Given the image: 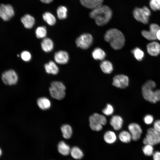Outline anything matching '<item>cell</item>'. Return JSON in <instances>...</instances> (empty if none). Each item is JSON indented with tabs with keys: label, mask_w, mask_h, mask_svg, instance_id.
<instances>
[{
	"label": "cell",
	"mask_w": 160,
	"mask_h": 160,
	"mask_svg": "<svg viewBox=\"0 0 160 160\" xmlns=\"http://www.w3.org/2000/svg\"><path fill=\"white\" fill-rule=\"evenodd\" d=\"M89 15L94 20L97 25L102 26L109 21L112 16V12L108 6L102 5L92 9Z\"/></svg>",
	"instance_id": "cell-1"
},
{
	"label": "cell",
	"mask_w": 160,
	"mask_h": 160,
	"mask_svg": "<svg viewBox=\"0 0 160 160\" xmlns=\"http://www.w3.org/2000/svg\"><path fill=\"white\" fill-rule=\"evenodd\" d=\"M104 38L115 50L121 49L125 44V38L124 34L116 28H112L107 30L105 34Z\"/></svg>",
	"instance_id": "cell-2"
},
{
	"label": "cell",
	"mask_w": 160,
	"mask_h": 160,
	"mask_svg": "<svg viewBox=\"0 0 160 160\" xmlns=\"http://www.w3.org/2000/svg\"><path fill=\"white\" fill-rule=\"evenodd\" d=\"M156 86V84L154 81L148 80L142 87V95L144 98L153 103L160 101V90H154Z\"/></svg>",
	"instance_id": "cell-3"
},
{
	"label": "cell",
	"mask_w": 160,
	"mask_h": 160,
	"mask_svg": "<svg viewBox=\"0 0 160 160\" xmlns=\"http://www.w3.org/2000/svg\"><path fill=\"white\" fill-rule=\"evenodd\" d=\"M65 87L61 82L53 81L50 84L49 90L51 97L57 100L63 99L65 95Z\"/></svg>",
	"instance_id": "cell-4"
},
{
	"label": "cell",
	"mask_w": 160,
	"mask_h": 160,
	"mask_svg": "<svg viewBox=\"0 0 160 160\" xmlns=\"http://www.w3.org/2000/svg\"><path fill=\"white\" fill-rule=\"evenodd\" d=\"M89 126L93 130L99 131L101 130L103 126L107 123V119L102 114L95 113L90 116L89 119Z\"/></svg>",
	"instance_id": "cell-5"
},
{
	"label": "cell",
	"mask_w": 160,
	"mask_h": 160,
	"mask_svg": "<svg viewBox=\"0 0 160 160\" xmlns=\"http://www.w3.org/2000/svg\"><path fill=\"white\" fill-rule=\"evenodd\" d=\"M133 14L137 20L146 24L148 23L151 12L148 7L144 6L142 8H135L133 11Z\"/></svg>",
	"instance_id": "cell-6"
},
{
	"label": "cell",
	"mask_w": 160,
	"mask_h": 160,
	"mask_svg": "<svg viewBox=\"0 0 160 160\" xmlns=\"http://www.w3.org/2000/svg\"><path fill=\"white\" fill-rule=\"evenodd\" d=\"M143 143L145 145L149 144L153 145L159 144L160 143V133L153 128L148 129Z\"/></svg>",
	"instance_id": "cell-7"
},
{
	"label": "cell",
	"mask_w": 160,
	"mask_h": 160,
	"mask_svg": "<svg viewBox=\"0 0 160 160\" xmlns=\"http://www.w3.org/2000/svg\"><path fill=\"white\" fill-rule=\"evenodd\" d=\"M93 41V37L90 34L84 33L81 35L76 38L75 42L78 47L85 49L91 46Z\"/></svg>",
	"instance_id": "cell-8"
},
{
	"label": "cell",
	"mask_w": 160,
	"mask_h": 160,
	"mask_svg": "<svg viewBox=\"0 0 160 160\" xmlns=\"http://www.w3.org/2000/svg\"><path fill=\"white\" fill-rule=\"evenodd\" d=\"M1 79L6 85L11 86L16 84L18 80V76L13 70L10 69L4 72L1 75Z\"/></svg>",
	"instance_id": "cell-9"
},
{
	"label": "cell",
	"mask_w": 160,
	"mask_h": 160,
	"mask_svg": "<svg viewBox=\"0 0 160 160\" xmlns=\"http://www.w3.org/2000/svg\"><path fill=\"white\" fill-rule=\"evenodd\" d=\"M160 28L159 25L156 23H152L149 26V30H143L141 31L142 36L146 39L150 41H153L157 39L156 34Z\"/></svg>",
	"instance_id": "cell-10"
},
{
	"label": "cell",
	"mask_w": 160,
	"mask_h": 160,
	"mask_svg": "<svg viewBox=\"0 0 160 160\" xmlns=\"http://www.w3.org/2000/svg\"><path fill=\"white\" fill-rule=\"evenodd\" d=\"M14 12L12 6L10 4H1L0 16L4 21L9 20L14 15Z\"/></svg>",
	"instance_id": "cell-11"
},
{
	"label": "cell",
	"mask_w": 160,
	"mask_h": 160,
	"mask_svg": "<svg viewBox=\"0 0 160 160\" xmlns=\"http://www.w3.org/2000/svg\"><path fill=\"white\" fill-rule=\"evenodd\" d=\"M129 83V79L127 76L119 74L113 77L112 84L117 88L123 89L128 86Z\"/></svg>",
	"instance_id": "cell-12"
},
{
	"label": "cell",
	"mask_w": 160,
	"mask_h": 160,
	"mask_svg": "<svg viewBox=\"0 0 160 160\" xmlns=\"http://www.w3.org/2000/svg\"><path fill=\"white\" fill-rule=\"evenodd\" d=\"M128 129L133 140L137 141L140 138L142 130L139 124L135 123H131L128 125Z\"/></svg>",
	"instance_id": "cell-13"
},
{
	"label": "cell",
	"mask_w": 160,
	"mask_h": 160,
	"mask_svg": "<svg viewBox=\"0 0 160 160\" xmlns=\"http://www.w3.org/2000/svg\"><path fill=\"white\" fill-rule=\"evenodd\" d=\"M54 58L57 63L60 64H65L68 63L69 56L66 52L60 50L55 53Z\"/></svg>",
	"instance_id": "cell-14"
},
{
	"label": "cell",
	"mask_w": 160,
	"mask_h": 160,
	"mask_svg": "<svg viewBox=\"0 0 160 160\" xmlns=\"http://www.w3.org/2000/svg\"><path fill=\"white\" fill-rule=\"evenodd\" d=\"M148 54L151 56H156L160 53V44L158 42L153 41L147 45Z\"/></svg>",
	"instance_id": "cell-15"
},
{
	"label": "cell",
	"mask_w": 160,
	"mask_h": 160,
	"mask_svg": "<svg viewBox=\"0 0 160 160\" xmlns=\"http://www.w3.org/2000/svg\"><path fill=\"white\" fill-rule=\"evenodd\" d=\"M104 0H80L81 5L85 7L92 9L102 5Z\"/></svg>",
	"instance_id": "cell-16"
},
{
	"label": "cell",
	"mask_w": 160,
	"mask_h": 160,
	"mask_svg": "<svg viewBox=\"0 0 160 160\" xmlns=\"http://www.w3.org/2000/svg\"><path fill=\"white\" fill-rule=\"evenodd\" d=\"M123 122V119L121 116L118 115H114L111 118L110 123L114 129L118 130L121 128Z\"/></svg>",
	"instance_id": "cell-17"
},
{
	"label": "cell",
	"mask_w": 160,
	"mask_h": 160,
	"mask_svg": "<svg viewBox=\"0 0 160 160\" xmlns=\"http://www.w3.org/2000/svg\"><path fill=\"white\" fill-rule=\"evenodd\" d=\"M21 21L24 27L27 29H30L33 26L35 20L34 17L31 15L26 14L22 17Z\"/></svg>",
	"instance_id": "cell-18"
},
{
	"label": "cell",
	"mask_w": 160,
	"mask_h": 160,
	"mask_svg": "<svg viewBox=\"0 0 160 160\" xmlns=\"http://www.w3.org/2000/svg\"><path fill=\"white\" fill-rule=\"evenodd\" d=\"M46 72L48 74L56 75L59 72V68L56 64L53 61H50L44 65Z\"/></svg>",
	"instance_id": "cell-19"
},
{
	"label": "cell",
	"mask_w": 160,
	"mask_h": 160,
	"mask_svg": "<svg viewBox=\"0 0 160 160\" xmlns=\"http://www.w3.org/2000/svg\"><path fill=\"white\" fill-rule=\"evenodd\" d=\"M41 46L42 49L44 51L48 52L51 51L53 49L54 44L51 39L48 38H45L42 41Z\"/></svg>",
	"instance_id": "cell-20"
},
{
	"label": "cell",
	"mask_w": 160,
	"mask_h": 160,
	"mask_svg": "<svg viewBox=\"0 0 160 160\" xmlns=\"http://www.w3.org/2000/svg\"><path fill=\"white\" fill-rule=\"evenodd\" d=\"M37 103L39 107L41 110H44L49 109L51 105L49 100L45 97H42L38 99Z\"/></svg>",
	"instance_id": "cell-21"
},
{
	"label": "cell",
	"mask_w": 160,
	"mask_h": 160,
	"mask_svg": "<svg viewBox=\"0 0 160 160\" xmlns=\"http://www.w3.org/2000/svg\"><path fill=\"white\" fill-rule=\"evenodd\" d=\"M57 149L59 153L64 156H67L70 153L71 150L70 146L63 141L58 143Z\"/></svg>",
	"instance_id": "cell-22"
},
{
	"label": "cell",
	"mask_w": 160,
	"mask_h": 160,
	"mask_svg": "<svg viewBox=\"0 0 160 160\" xmlns=\"http://www.w3.org/2000/svg\"><path fill=\"white\" fill-rule=\"evenodd\" d=\"M100 68L102 71L106 74H109L113 71V67L112 63L107 60H104L100 64Z\"/></svg>",
	"instance_id": "cell-23"
},
{
	"label": "cell",
	"mask_w": 160,
	"mask_h": 160,
	"mask_svg": "<svg viewBox=\"0 0 160 160\" xmlns=\"http://www.w3.org/2000/svg\"><path fill=\"white\" fill-rule=\"evenodd\" d=\"M103 138L106 143L111 144L116 142L117 139V136L115 133L113 131H108L104 134Z\"/></svg>",
	"instance_id": "cell-24"
},
{
	"label": "cell",
	"mask_w": 160,
	"mask_h": 160,
	"mask_svg": "<svg viewBox=\"0 0 160 160\" xmlns=\"http://www.w3.org/2000/svg\"><path fill=\"white\" fill-rule=\"evenodd\" d=\"M92 55L93 58L96 60H103L106 56L105 52L98 47L95 48L93 50Z\"/></svg>",
	"instance_id": "cell-25"
},
{
	"label": "cell",
	"mask_w": 160,
	"mask_h": 160,
	"mask_svg": "<svg viewBox=\"0 0 160 160\" xmlns=\"http://www.w3.org/2000/svg\"><path fill=\"white\" fill-rule=\"evenodd\" d=\"M61 130L63 137L66 139H68L71 136L72 134V129L71 127L69 124H65L61 127Z\"/></svg>",
	"instance_id": "cell-26"
},
{
	"label": "cell",
	"mask_w": 160,
	"mask_h": 160,
	"mask_svg": "<svg viewBox=\"0 0 160 160\" xmlns=\"http://www.w3.org/2000/svg\"><path fill=\"white\" fill-rule=\"evenodd\" d=\"M70 154L72 157L76 159H81L84 155L81 150L76 146L73 147L71 149Z\"/></svg>",
	"instance_id": "cell-27"
},
{
	"label": "cell",
	"mask_w": 160,
	"mask_h": 160,
	"mask_svg": "<svg viewBox=\"0 0 160 160\" xmlns=\"http://www.w3.org/2000/svg\"><path fill=\"white\" fill-rule=\"evenodd\" d=\"M43 18L49 25H53L56 22V20L55 16L50 12H45L42 15Z\"/></svg>",
	"instance_id": "cell-28"
},
{
	"label": "cell",
	"mask_w": 160,
	"mask_h": 160,
	"mask_svg": "<svg viewBox=\"0 0 160 160\" xmlns=\"http://www.w3.org/2000/svg\"><path fill=\"white\" fill-rule=\"evenodd\" d=\"M119 137L121 141L126 143L129 142L132 139L129 132L125 130L122 131L119 133Z\"/></svg>",
	"instance_id": "cell-29"
},
{
	"label": "cell",
	"mask_w": 160,
	"mask_h": 160,
	"mask_svg": "<svg viewBox=\"0 0 160 160\" xmlns=\"http://www.w3.org/2000/svg\"><path fill=\"white\" fill-rule=\"evenodd\" d=\"M132 53L135 58L138 61L142 60L144 56L143 51L140 48L137 47L131 51Z\"/></svg>",
	"instance_id": "cell-30"
},
{
	"label": "cell",
	"mask_w": 160,
	"mask_h": 160,
	"mask_svg": "<svg viewBox=\"0 0 160 160\" xmlns=\"http://www.w3.org/2000/svg\"><path fill=\"white\" fill-rule=\"evenodd\" d=\"M57 17L60 19H64L67 17V9L65 6H59L57 9Z\"/></svg>",
	"instance_id": "cell-31"
},
{
	"label": "cell",
	"mask_w": 160,
	"mask_h": 160,
	"mask_svg": "<svg viewBox=\"0 0 160 160\" xmlns=\"http://www.w3.org/2000/svg\"><path fill=\"white\" fill-rule=\"evenodd\" d=\"M36 37L38 39L45 38L47 34L46 28L44 26H40L38 27L35 30Z\"/></svg>",
	"instance_id": "cell-32"
},
{
	"label": "cell",
	"mask_w": 160,
	"mask_h": 160,
	"mask_svg": "<svg viewBox=\"0 0 160 160\" xmlns=\"http://www.w3.org/2000/svg\"><path fill=\"white\" fill-rule=\"evenodd\" d=\"M142 150L144 154L147 156L153 155L154 153L153 145L149 144L145 145Z\"/></svg>",
	"instance_id": "cell-33"
},
{
	"label": "cell",
	"mask_w": 160,
	"mask_h": 160,
	"mask_svg": "<svg viewBox=\"0 0 160 160\" xmlns=\"http://www.w3.org/2000/svg\"><path fill=\"white\" fill-rule=\"evenodd\" d=\"M149 5L151 9L154 11L160 10V0H150Z\"/></svg>",
	"instance_id": "cell-34"
},
{
	"label": "cell",
	"mask_w": 160,
	"mask_h": 160,
	"mask_svg": "<svg viewBox=\"0 0 160 160\" xmlns=\"http://www.w3.org/2000/svg\"><path fill=\"white\" fill-rule=\"evenodd\" d=\"M103 113L105 115L110 116L112 115L114 112V108L112 105L108 104L106 107L102 110Z\"/></svg>",
	"instance_id": "cell-35"
},
{
	"label": "cell",
	"mask_w": 160,
	"mask_h": 160,
	"mask_svg": "<svg viewBox=\"0 0 160 160\" xmlns=\"http://www.w3.org/2000/svg\"><path fill=\"white\" fill-rule=\"evenodd\" d=\"M20 57L24 61L28 62L31 59V53L28 51H24L21 52Z\"/></svg>",
	"instance_id": "cell-36"
},
{
	"label": "cell",
	"mask_w": 160,
	"mask_h": 160,
	"mask_svg": "<svg viewBox=\"0 0 160 160\" xmlns=\"http://www.w3.org/2000/svg\"><path fill=\"white\" fill-rule=\"evenodd\" d=\"M143 120L145 124L149 125L151 124L153 122L154 118L152 115L147 114L144 117Z\"/></svg>",
	"instance_id": "cell-37"
},
{
	"label": "cell",
	"mask_w": 160,
	"mask_h": 160,
	"mask_svg": "<svg viewBox=\"0 0 160 160\" xmlns=\"http://www.w3.org/2000/svg\"><path fill=\"white\" fill-rule=\"evenodd\" d=\"M153 128L160 133V120L156 121L153 124Z\"/></svg>",
	"instance_id": "cell-38"
},
{
	"label": "cell",
	"mask_w": 160,
	"mask_h": 160,
	"mask_svg": "<svg viewBox=\"0 0 160 160\" xmlns=\"http://www.w3.org/2000/svg\"><path fill=\"white\" fill-rule=\"evenodd\" d=\"M153 160H160V152L156 151L153 155Z\"/></svg>",
	"instance_id": "cell-39"
},
{
	"label": "cell",
	"mask_w": 160,
	"mask_h": 160,
	"mask_svg": "<svg viewBox=\"0 0 160 160\" xmlns=\"http://www.w3.org/2000/svg\"><path fill=\"white\" fill-rule=\"evenodd\" d=\"M157 39L160 41V28L156 34Z\"/></svg>",
	"instance_id": "cell-40"
},
{
	"label": "cell",
	"mask_w": 160,
	"mask_h": 160,
	"mask_svg": "<svg viewBox=\"0 0 160 160\" xmlns=\"http://www.w3.org/2000/svg\"><path fill=\"white\" fill-rule=\"evenodd\" d=\"M42 2L46 3L48 4L51 2L53 0H40Z\"/></svg>",
	"instance_id": "cell-41"
},
{
	"label": "cell",
	"mask_w": 160,
	"mask_h": 160,
	"mask_svg": "<svg viewBox=\"0 0 160 160\" xmlns=\"http://www.w3.org/2000/svg\"><path fill=\"white\" fill-rule=\"evenodd\" d=\"M17 56L18 57H19V56H20V55H19V54H18V55H17Z\"/></svg>",
	"instance_id": "cell-42"
},
{
	"label": "cell",
	"mask_w": 160,
	"mask_h": 160,
	"mask_svg": "<svg viewBox=\"0 0 160 160\" xmlns=\"http://www.w3.org/2000/svg\"><path fill=\"white\" fill-rule=\"evenodd\" d=\"M0 155H1V150H0Z\"/></svg>",
	"instance_id": "cell-43"
}]
</instances>
